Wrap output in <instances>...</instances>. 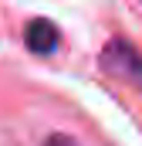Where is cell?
Masks as SVG:
<instances>
[{
  "label": "cell",
  "instance_id": "7a4b0ae2",
  "mask_svg": "<svg viewBox=\"0 0 142 146\" xmlns=\"http://www.w3.org/2000/svg\"><path fill=\"white\" fill-rule=\"evenodd\" d=\"M24 44H27V51L31 54H54L58 51V44H61V34H58V27L51 24V21H44V17H37L27 24V31H24Z\"/></svg>",
  "mask_w": 142,
  "mask_h": 146
},
{
  "label": "cell",
  "instance_id": "6da1fadb",
  "mask_svg": "<svg viewBox=\"0 0 142 146\" xmlns=\"http://www.w3.org/2000/svg\"><path fill=\"white\" fill-rule=\"evenodd\" d=\"M98 61H102V68H105L108 75H115V78H122V82L142 88V54L129 44V41H122V37L108 41L105 51L98 54Z\"/></svg>",
  "mask_w": 142,
  "mask_h": 146
},
{
  "label": "cell",
  "instance_id": "3957f363",
  "mask_svg": "<svg viewBox=\"0 0 142 146\" xmlns=\"http://www.w3.org/2000/svg\"><path fill=\"white\" fill-rule=\"evenodd\" d=\"M44 146H78L74 143V139H68V136H61V133H58V136H51V139H47V143Z\"/></svg>",
  "mask_w": 142,
  "mask_h": 146
}]
</instances>
